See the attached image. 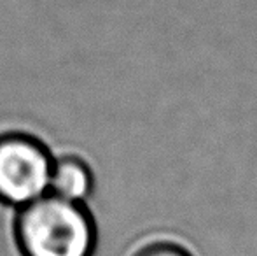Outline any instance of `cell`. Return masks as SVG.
Listing matches in <instances>:
<instances>
[{
  "label": "cell",
  "instance_id": "cell-1",
  "mask_svg": "<svg viewBox=\"0 0 257 256\" xmlns=\"http://www.w3.org/2000/svg\"><path fill=\"white\" fill-rule=\"evenodd\" d=\"M14 235L23 256H93L96 225L86 204L53 193L18 209Z\"/></svg>",
  "mask_w": 257,
  "mask_h": 256
},
{
  "label": "cell",
  "instance_id": "cell-2",
  "mask_svg": "<svg viewBox=\"0 0 257 256\" xmlns=\"http://www.w3.org/2000/svg\"><path fill=\"white\" fill-rule=\"evenodd\" d=\"M54 156L25 132L0 133V202L21 209L49 193Z\"/></svg>",
  "mask_w": 257,
  "mask_h": 256
},
{
  "label": "cell",
  "instance_id": "cell-3",
  "mask_svg": "<svg viewBox=\"0 0 257 256\" xmlns=\"http://www.w3.org/2000/svg\"><path fill=\"white\" fill-rule=\"evenodd\" d=\"M95 188V178L89 165L75 154H63L54 158L49 193L65 200L86 204Z\"/></svg>",
  "mask_w": 257,
  "mask_h": 256
},
{
  "label": "cell",
  "instance_id": "cell-4",
  "mask_svg": "<svg viewBox=\"0 0 257 256\" xmlns=\"http://www.w3.org/2000/svg\"><path fill=\"white\" fill-rule=\"evenodd\" d=\"M135 256H191V253L184 249L180 244L159 240V242H151L144 246Z\"/></svg>",
  "mask_w": 257,
  "mask_h": 256
}]
</instances>
